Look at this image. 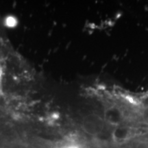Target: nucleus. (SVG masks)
<instances>
[{
    "label": "nucleus",
    "instance_id": "f257e3e1",
    "mask_svg": "<svg viewBox=\"0 0 148 148\" xmlns=\"http://www.w3.org/2000/svg\"><path fill=\"white\" fill-rule=\"evenodd\" d=\"M62 148H77V147H75V146H73V145H68V146H65V147H63Z\"/></svg>",
    "mask_w": 148,
    "mask_h": 148
}]
</instances>
